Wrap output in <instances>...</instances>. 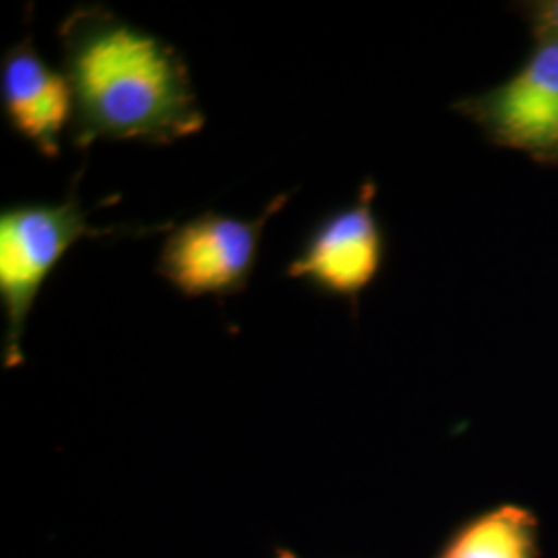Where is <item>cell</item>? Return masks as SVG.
Returning <instances> with one entry per match:
<instances>
[{
	"label": "cell",
	"instance_id": "6",
	"mask_svg": "<svg viewBox=\"0 0 558 558\" xmlns=\"http://www.w3.org/2000/svg\"><path fill=\"white\" fill-rule=\"evenodd\" d=\"M0 110L41 158L54 160L73 124V92L62 71L41 59L27 34L0 60Z\"/></svg>",
	"mask_w": 558,
	"mask_h": 558
},
{
	"label": "cell",
	"instance_id": "8",
	"mask_svg": "<svg viewBox=\"0 0 558 558\" xmlns=\"http://www.w3.org/2000/svg\"><path fill=\"white\" fill-rule=\"evenodd\" d=\"M518 11L534 38L558 41V0L519 2Z\"/></svg>",
	"mask_w": 558,
	"mask_h": 558
},
{
	"label": "cell",
	"instance_id": "3",
	"mask_svg": "<svg viewBox=\"0 0 558 558\" xmlns=\"http://www.w3.org/2000/svg\"><path fill=\"white\" fill-rule=\"evenodd\" d=\"M292 193H279L257 218L203 211L174 226L161 242L156 271L180 296L218 300L246 290L259 260L263 230Z\"/></svg>",
	"mask_w": 558,
	"mask_h": 558
},
{
	"label": "cell",
	"instance_id": "9",
	"mask_svg": "<svg viewBox=\"0 0 558 558\" xmlns=\"http://www.w3.org/2000/svg\"><path fill=\"white\" fill-rule=\"evenodd\" d=\"M286 558H294V557H290V555H288V557H286Z\"/></svg>",
	"mask_w": 558,
	"mask_h": 558
},
{
	"label": "cell",
	"instance_id": "5",
	"mask_svg": "<svg viewBox=\"0 0 558 558\" xmlns=\"http://www.w3.org/2000/svg\"><path fill=\"white\" fill-rule=\"evenodd\" d=\"M377 195V180L368 177L354 199L315 221L286 265V278L304 281L320 296L345 300L356 315L362 294L379 279L387 259Z\"/></svg>",
	"mask_w": 558,
	"mask_h": 558
},
{
	"label": "cell",
	"instance_id": "7",
	"mask_svg": "<svg viewBox=\"0 0 558 558\" xmlns=\"http://www.w3.org/2000/svg\"><path fill=\"white\" fill-rule=\"evenodd\" d=\"M538 521L521 507L502 505L461 527L439 558H536Z\"/></svg>",
	"mask_w": 558,
	"mask_h": 558
},
{
	"label": "cell",
	"instance_id": "4",
	"mask_svg": "<svg viewBox=\"0 0 558 558\" xmlns=\"http://www.w3.org/2000/svg\"><path fill=\"white\" fill-rule=\"evenodd\" d=\"M451 108L490 143L558 168V41L534 38L513 73Z\"/></svg>",
	"mask_w": 558,
	"mask_h": 558
},
{
	"label": "cell",
	"instance_id": "2",
	"mask_svg": "<svg viewBox=\"0 0 558 558\" xmlns=\"http://www.w3.org/2000/svg\"><path fill=\"white\" fill-rule=\"evenodd\" d=\"M80 179L60 201H25L0 211V306L4 319L2 360L15 366L23 360L21 341L44 283L54 274L64 255L83 239L140 236L166 230L149 228H96L83 207Z\"/></svg>",
	"mask_w": 558,
	"mask_h": 558
},
{
	"label": "cell",
	"instance_id": "1",
	"mask_svg": "<svg viewBox=\"0 0 558 558\" xmlns=\"http://www.w3.org/2000/svg\"><path fill=\"white\" fill-rule=\"evenodd\" d=\"M62 73L73 92L69 143L172 145L205 126L179 48L100 2L73 7L59 25Z\"/></svg>",
	"mask_w": 558,
	"mask_h": 558
}]
</instances>
